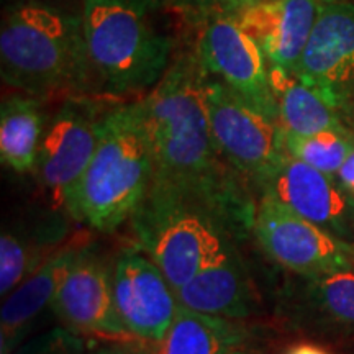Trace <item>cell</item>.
<instances>
[{
  "label": "cell",
  "mask_w": 354,
  "mask_h": 354,
  "mask_svg": "<svg viewBox=\"0 0 354 354\" xmlns=\"http://www.w3.org/2000/svg\"><path fill=\"white\" fill-rule=\"evenodd\" d=\"M335 179L342 185V189L354 201V151L346 158L339 171L336 172Z\"/></svg>",
  "instance_id": "cell-25"
},
{
  "label": "cell",
  "mask_w": 354,
  "mask_h": 354,
  "mask_svg": "<svg viewBox=\"0 0 354 354\" xmlns=\"http://www.w3.org/2000/svg\"><path fill=\"white\" fill-rule=\"evenodd\" d=\"M82 248L69 246L46 259L32 276L8 294L2 307L0 339L2 354H10L30 323L46 305H51Z\"/></svg>",
  "instance_id": "cell-16"
},
{
  "label": "cell",
  "mask_w": 354,
  "mask_h": 354,
  "mask_svg": "<svg viewBox=\"0 0 354 354\" xmlns=\"http://www.w3.org/2000/svg\"><path fill=\"white\" fill-rule=\"evenodd\" d=\"M141 102L154 166L149 187L205 203L248 236L258 201L212 135L205 73L197 53L176 59Z\"/></svg>",
  "instance_id": "cell-1"
},
{
  "label": "cell",
  "mask_w": 354,
  "mask_h": 354,
  "mask_svg": "<svg viewBox=\"0 0 354 354\" xmlns=\"http://www.w3.org/2000/svg\"><path fill=\"white\" fill-rule=\"evenodd\" d=\"M0 73L8 87L39 100L94 95L81 15L37 0L8 6L0 30Z\"/></svg>",
  "instance_id": "cell-2"
},
{
  "label": "cell",
  "mask_w": 354,
  "mask_h": 354,
  "mask_svg": "<svg viewBox=\"0 0 354 354\" xmlns=\"http://www.w3.org/2000/svg\"><path fill=\"white\" fill-rule=\"evenodd\" d=\"M286 354H330V353L320 346H315V344L302 343V344H297V346L290 348Z\"/></svg>",
  "instance_id": "cell-29"
},
{
  "label": "cell",
  "mask_w": 354,
  "mask_h": 354,
  "mask_svg": "<svg viewBox=\"0 0 354 354\" xmlns=\"http://www.w3.org/2000/svg\"><path fill=\"white\" fill-rule=\"evenodd\" d=\"M37 2L46 3V6L59 8L63 12L74 13V15H81L86 0H37Z\"/></svg>",
  "instance_id": "cell-27"
},
{
  "label": "cell",
  "mask_w": 354,
  "mask_h": 354,
  "mask_svg": "<svg viewBox=\"0 0 354 354\" xmlns=\"http://www.w3.org/2000/svg\"><path fill=\"white\" fill-rule=\"evenodd\" d=\"M284 148L292 158L335 177L346 158L354 151V136L351 133L333 130L307 136L284 133Z\"/></svg>",
  "instance_id": "cell-20"
},
{
  "label": "cell",
  "mask_w": 354,
  "mask_h": 354,
  "mask_svg": "<svg viewBox=\"0 0 354 354\" xmlns=\"http://www.w3.org/2000/svg\"><path fill=\"white\" fill-rule=\"evenodd\" d=\"M205 104L221 154L251 189L263 192L287 154L279 120L248 105L207 74Z\"/></svg>",
  "instance_id": "cell-6"
},
{
  "label": "cell",
  "mask_w": 354,
  "mask_h": 354,
  "mask_svg": "<svg viewBox=\"0 0 354 354\" xmlns=\"http://www.w3.org/2000/svg\"><path fill=\"white\" fill-rule=\"evenodd\" d=\"M279 125L287 135L307 136L326 130L349 133L336 110L289 71L268 64Z\"/></svg>",
  "instance_id": "cell-17"
},
{
  "label": "cell",
  "mask_w": 354,
  "mask_h": 354,
  "mask_svg": "<svg viewBox=\"0 0 354 354\" xmlns=\"http://www.w3.org/2000/svg\"><path fill=\"white\" fill-rule=\"evenodd\" d=\"M196 53L207 76L227 86L248 105L279 120L268 61L258 43L243 32L233 17L220 12L210 17Z\"/></svg>",
  "instance_id": "cell-9"
},
{
  "label": "cell",
  "mask_w": 354,
  "mask_h": 354,
  "mask_svg": "<svg viewBox=\"0 0 354 354\" xmlns=\"http://www.w3.org/2000/svg\"><path fill=\"white\" fill-rule=\"evenodd\" d=\"M253 233L274 263L315 277L351 269L353 245L304 218L269 192L256 203Z\"/></svg>",
  "instance_id": "cell-8"
},
{
  "label": "cell",
  "mask_w": 354,
  "mask_h": 354,
  "mask_svg": "<svg viewBox=\"0 0 354 354\" xmlns=\"http://www.w3.org/2000/svg\"><path fill=\"white\" fill-rule=\"evenodd\" d=\"M259 0H215L216 12L225 13L228 17H238L241 12H245L246 8L253 7L254 3H258Z\"/></svg>",
  "instance_id": "cell-26"
},
{
  "label": "cell",
  "mask_w": 354,
  "mask_h": 354,
  "mask_svg": "<svg viewBox=\"0 0 354 354\" xmlns=\"http://www.w3.org/2000/svg\"><path fill=\"white\" fill-rule=\"evenodd\" d=\"M174 294L183 307L227 320L250 317L256 304L238 251L203 269Z\"/></svg>",
  "instance_id": "cell-15"
},
{
  "label": "cell",
  "mask_w": 354,
  "mask_h": 354,
  "mask_svg": "<svg viewBox=\"0 0 354 354\" xmlns=\"http://www.w3.org/2000/svg\"><path fill=\"white\" fill-rule=\"evenodd\" d=\"M263 192L333 234L346 232L353 221L354 201L338 180L290 154H286Z\"/></svg>",
  "instance_id": "cell-13"
},
{
  "label": "cell",
  "mask_w": 354,
  "mask_h": 354,
  "mask_svg": "<svg viewBox=\"0 0 354 354\" xmlns=\"http://www.w3.org/2000/svg\"><path fill=\"white\" fill-rule=\"evenodd\" d=\"M41 100L15 92L2 100L0 110V159L17 174L37 169L43 138Z\"/></svg>",
  "instance_id": "cell-18"
},
{
  "label": "cell",
  "mask_w": 354,
  "mask_h": 354,
  "mask_svg": "<svg viewBox=\"0 0 354 354\" xmlns=\"http://www.w3.org/2000/svg\"><path fill=\"white\" fill-rule=\"evenodd\" d=\"M336 112H338L339 118H342L343 125L346 127L348 131L354 136V82L353 86L348 88V92L344 94L342 102H339Z\"/></svg>",
  "instance_id": "cell-24"
},
{
  "label": "cell",
  "mask_w": 354,
  "mask_h": 354,
  "mask_svg": "<svg viewBox=\"0 0 354 354\" xmlns=\"http://www.w3.org/2000/svg\"><path fill=\"white\" fill-rule=\"evenodd\" d=\"M230 354H250V353H245V351H240V349H234V351H232Z\"/></svg>",
  "instance_id": "cell-31"
},
{
  "label": "cell",
  "mask_w": 354,
  "mask_h": 354,
  "mask_svg": "<svg viewBox=\"0 0 354 354\" xmlns=\"http://www.w3.org/2000/svg\"><path fill=\"white\" fill-rule=\"evenodd\" d=\"M294 74L338 109L354 82V3H323Z\"/></svg>",
  "instance_id": "cell-11"
},
{
  "label": "cell",
  "mask_w": 354,
  "mask_h": 354,
  "mask_svg": "<svg viewBox=\"0 0 354 354\" xmlns=\"http://www.w3.org/2000/svg\"><path fill=\"white\" fill-rule=\"evenodd\" d=\"M117 104L109 97L69 95L48 123L35 171L55 205L68 207L94 156L105 117Z\"/></svg>",
  "instance_id": "cell-7"
},
{
  "label": "cell",
  "mask_w": 354,
  "mask_h": 354,
  "mask_svg": "<svg viewBox=\"0 0 354 354\" xmlns=\"http://www.w3.org/2000/svg\"><path fill=\"white\" fill-rule=\"evenodd\" d=\"M112 269L92 250L79 251L51 304L68 330L102 338L130 336L115 305Z\"/></svg>",
  "instance_id": "cell-12"
},
{
  "label": "cell",
  "mask_w": 354,
  "mask_h": 354,
  "mask_svg": "<svg viewBox=\"0 0 354 354\" xmlns=\"http://www.w3.org/2000/svg\"><path fill=\"white\" fill-rule=\"evenodd\" d=\"M322 2L326 3V2H336V0H322Z\"/></svg>",
  "instance_id": "cell-33"
},
{
  "label": "cell",
  "mask_w": 354,
  "mask_h": 354,
  "mask_svg": "<svg viewBox=\"0 0 354 354\" xmlns=\"http://www.w3.org/2000/svg\"><path fill=\"white\" fill-rule=\"evenodd\" d=\"M15 354H91L84 339L68 328H55L24 344Z\"/></svg>",
  "instance_id": "cell-23"
},
{
  "label": "cell",
  "mask_w": 354,
  "mask_h": 354,
  "mask_svg": "<svg viewBox=\"0 0 354 354\" xmlns=\"http://www.w3.org/2000/svg\"><path fill=\"white\" fill-rule=\"evenodd\" d=\"M138 248L159 266L172 290L236 253L246 234L227 216L189 197L149 187L131 216Z\"/></svg>",
  "instance_id": "cell-5"
},
{
  "label": "cell",
  "mask_w": 354,
  "mask_h": 354,
  "mask_svg": "<svg viewBox=\"0 0 354 354\" xmlns=\"http://www.w3.org/2000/svg\"><path fill=\"white\" fill-rule=\"evenodd\" d=\"M245 330L234 320L205 315L179 305L158 354H230L245 343Z\"/></svg>",
  "instance_id": "cell-19"
},
{
  "label": "cell",
  "mask_w": 354,
  "mask_h": 354,
  "mask_svg": "<svg viewBox=\"0 0 354 354\" xmlns=\"http://www.w3.org/2000/svg\"><path fill=\"white\" fill-rule=\"evenodd\" d=\"M91 354H146L140 349L125 346V344H110V346L97 348Z\"/></svg>",
  "instance_id": "cell-28"
},
{
  "label": "cell",
  "mask_w": 354,
  "mask_h": 354,
  "mask_svg": "<svg viewBox=\"0 0 354 354\" xmlns=\"http://www.w3.org/2000/svg\"><path fill=\"white\" fill-rule=\"evenodd\" d=\"M153 171L143 102L117 104L105 117L94 156L66 209L97 232H115L143 202Z\"/></svg>",
  "instance_id": "cell-4"
},
{
  "label": "cell",
  "mask_w": 354,
  "mask_h": 354,
  "mask_svg": "<svg viewBox=\"0 0 354 354\" xmlns=\"http://www.w3.org/2000/svg\"><path fill=\"white\" fill-rule=\"evenodd\" d=\"M21 0H8V6H13V3H19Z\"/></svg>",
  "instance_id": "cell-32"
},
{
  "label": "cell",
  "mask_w": 354,
  "mask_h": 354,
  "mask_svg": "<svg viewBox=\"0 0 354 354\" xmlns=\"http://www.w3.org/2000/svg\"><path fill=\"white\" fill-rule=\"evenodd\" d=\"M351 269L354 271V245H353V253H351Z\"/></svg>",
  "instance_id": "cell-30"
},
{
  "label": "cell",
  "mask_w": 354,
  "mask_h": 354,
  "mask_svg": "<svg viewBox=\"0 0 354 354\" xmlns=\"http://www.w3.org/2000/svg\"><path fill=\"white\" fill-rule=\"evenodd\" d=\"M310 297L333 320L354 326V271H336L310 277Z\"/></svg>",
  "instance_id": "cell-21"
},
{
  "label": "cell",
  "mask_w": 354,
  "mask_h": 354,
  "mask_svg": "<svg viewBox=\"0 0 354 354\" xmlns=\"http://www.w3.org/2000/svg\"><path fill=\"white\" fill-rule=\"evenodd\" d=\"M112 272L115 305L127 333L143 342H161L179 302L159 266L136 246L118 256Z\"/></svg>",
  "instance_id": "cell-10"
},
{
  "label": "cell",
  "mask_w": 354,
  "mask_h": 354,
  "mask_svg": "<svg viewBox=\"0 0 354 354\" xmlns=\"http://www.w3.org/2000/svg\"><path fill=\"white\" fill-rule=\"evenodd\" d=\"M92 94L120 100L154 88L172 59V38L153 0H86L81 12Z\"/></svg>",
  "instance_id": "cell-3"
},
{
  "label": "cell",
  "mask_w": 354,
  "mask_h": 354,
  "mask_svg": "<svg viewBox=\"0 0 354 354\" xmlns=\"http://www.w3.org/2000/svg\"><path fill=\"white\" fill-rule=\"evenodd\" d=\"M323 3L322 0H259L234 20L258 43L268 64L294 74Z\"/></svg>",
  "instance_id": "cell-14"
},
{
  "label": "cell",
  "mask_w": 354,
  "mask_h": 354,
  "mask_svg": "<svg viewBox=\"0 0 354 354\" xmlns=\"http://www.w3.org/2000/svg\"><path fill=\"white\" fill-rule=\"evenodd\" d=\"M30 246L12 233L0 236V294L6 297L25 282L43 263Z\"/></svg>",
  "instance_id": "cell-22"
}]
</instances>
